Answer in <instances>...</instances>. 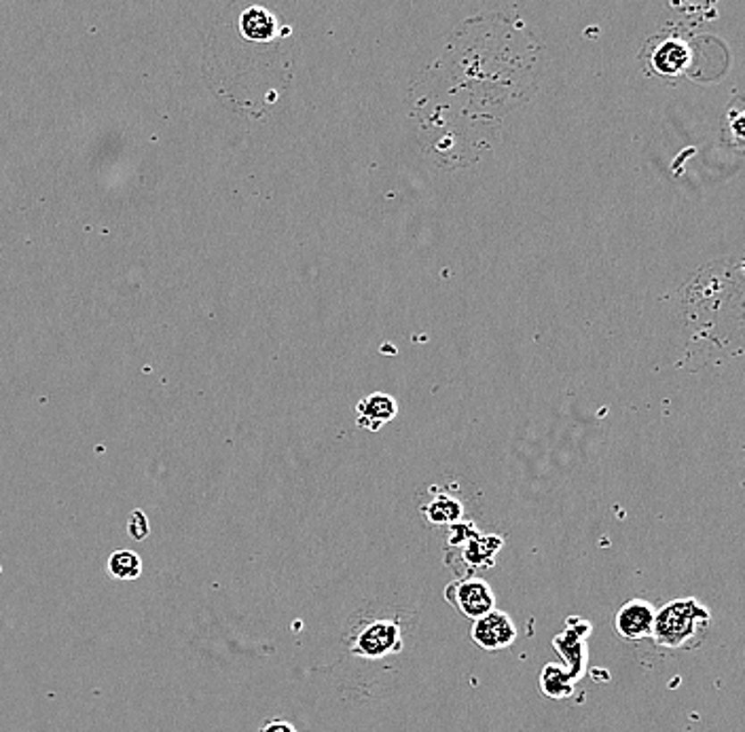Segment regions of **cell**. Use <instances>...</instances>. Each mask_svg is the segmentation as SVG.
I'll use <instances>...</instances> for the list:
<instances>
[{
	"instance_id": "6da1fadb",
	"label": "cell",
	"mask_w": 745,
	"mask_h": 732,
	"mask_svg": "<svg viewBox=\"0 0 745 732\" xmlns=\"http://www.w3.org/2000/svg\"><path fill=\"white\" fill-rule=\"evenodd\" d=\"M707 625V611L697 602H675L655 616L657 642L665 645H682L695 637L697 631Z\"/></svg>"
},
{
	"instance_id": "5bb4252c",
	"label": "cell",
	"mask_w": 745,
	"mask_h": 732,
	"mask_svg": "<svg viewBox=\"0 0 745 732\" xmlns=\"http://www.w3.org/2000/svg\"><path fill=\"white\" fill-rule=\"evenodd\" d=\"M261 732H297V730H295V726L284 722V720H273V722H269Z\"/></svg>"
},
{
	"instance_id": "4fadbf2b",
	"label": "cell",
	"mask_w": 745,
	"mask_h": 732,
	"mask_svg": "<svg viewBox=\"0 0 745 732\" xmlns=\"http://www.w3.org/2000/svg\"><path fill=\"white\" fill-rule=\"evenodd\" d=\"M731 131H732V136L737 138V142H743V145H745V111H741L739 117L732 119Z\"/></svg>"
},
{
	"instance_id": "7a4b0ae2",
	"label": "cell",
	"mask_w": 745,
	"mask_h": 732,
	"mask_svg": "<svg viewBox=\"0 0 745 732\" xmlns=\"http://www.w3.org/2000/svg\"><path fill=\"white\" fill-rule=\"evenodd\" d=\"M445 597L456 605L460 614L470 620H477L481 616H485L487 611L494 610L496 603V595L491 591L490 582H485L483 578H466V580L451 582L447 586Z\"/></svg>"
},
{
	"instance_id": "3957f363",
	"label": "cell",
	"mask_w": 745,
	"mask_h": 732,
	"mask_svg": "<svg viewBox=\"0 0 745 732\" xmlns=\"http://www.w3.org/2000/svg\"><path fill=\"white\" fill-rule=\"evenodd\" d=\"M473 642L487 652H498L508 648L517 639V628H515L511 616L506 611L491 610L485 616H481L473 622L470 628Z\"/></svg>"
},
{
	"instance_id": "30bf717a",
	"label": "cell",
	"mask_w": 745,
	"mask_h": 732,
	"mask_svg": "<svg viewBox=\"0 0 745 732\" xmlns=\"http://www.w3.org/2000/svg\"><path fill=\"white\" fill-rule=\"evenodd\" d=\"M542 692L551 699H564L572 695V676L559 665H547L540 676Z\"/></svg>"
},
{
	"instance_id": "52a82bcc",
	"label": "cell",
	"mask_w": 745,
	"mask_h": 732,
	"mask_svg": "<svg viewBox=\"0 0 745 732\" xmlns=\"http://www.w3.org/2000/svg\"><path fill=\"white\" fill-rule=\"evenodd\" d=\"M398 413V404L394 396L383 392H375L364 396L356 404V423L371 432H380Z\"/></svg>"
},
{
	"instance_id": "7c38bea8",
	"label": "cell",
	"mask_w": 745,
	"mask_h": 732,
	"mask_svg": "<svg viewBox=\"0 0 745 732\" xmlns=\"http://www.w3.org/2000/svg\"><path fill=\"white\" fill-rule=\"evenodd\" d=\"M128 531L130 536L134 537V540H145L148 536V531H151V525H148V519L146 514L142 511H134L130 514V521H128Z\"/></svg>"
},
{
	"instance_id": "277c9868",
	"label": "cell",
	"mask_w": 745,
	"mask_h": 732,
	"mask_svg": "<svg viewBox=\"0 0 745 732\" xmlns=\"http://www.w3.org/2000/svg\"><path fill=\"white\" fill-rule=\"evenodd\" d=\"M238 30L246 43L273 45L280 38L282 26L273 11L263 4H250L238 17Z\"/></svg>"
},
{
	"instance_id": "5b68a950",
	"label": "cell",
	"mask_w": 745,
	"mask_h": 732,
	"mask_svg": "<svg viewBox=\"0 0 745 732\" xmlns=\"http://www.w3.org/2000/svg\"><path fill=\"white\" fill-rule=\"evenodd\" d=\"M397 650H400V627L397 622L375 620L356 637V652L366 659H383Z\"/></svg>"
},
{
	"instance_id": "8992f818",
	"label": "cell",
	"mask_w": 745,
	"mask_h": 732,
	"mask_svg": "<svg viewBox=\"0 0 745 732\" xmlns=\"http://www.w3.org/2000/svg\"><path fill=\"white\" fill-rule=\"evenodd\" d=\"M420 511L430 525H439V528H447V525H456L464 519V502L462 497L454 494L451 489L440 487L432 491L430 500L422 502Z\"/></svg>"
},
{
	"instance_id": "8fae6325",
	"label": "cell",
	"mask_w": 745,
	"mask_h": 732,
	"mask_svg": "<svg viewBox=\"0 0 745 732\" xmlns=\"http://www.w3.org/2000/svg\"><path fill=\"white\" fill-rule=\"evenodd\" d=\"M108 574L117 580H136L142 574V559L131 551H114L108 559Z\"/></svg>"
},
{
	"instance_id": "ba28073f",
	"label": "cell",
	"mask_w": 745,
	"mask_h": 732,
	"mask_svg": "<svg viewBox=\"0 0 745 732\" xmlns=\"http://www.w3.org/2000/svg\"><path fill=\"white\" fill-rule=\"evenodd\" d=\"M655 628V610L650 603L633 599V602L624 603L621 611L616 614V631L624 639H641L652 635Z\"/></svg>"
},
{
	"instance_id": "9c48e42d",
	"label": "cell",
	"mask_w": 745,
	"mask_h": 732,
	"mask_svg": "<svg viewBox=\"0 0 745 732\" xmlns=\"http://www.w3.org/2000/svg\"><path fill=\"white\" fill-rule=\"evenodd\" d=\"M689 60V51L684 43L680 41H667L658 45V49L652 54V66L661 74H678L686 66Z\"/></svg>"
}]
</instances>
